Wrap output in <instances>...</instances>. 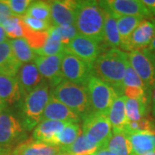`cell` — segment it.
<instances>
[{
	"label": "cell",
	"mask_w": 155,
	"mask_h": 155,
	"mask_svg": "<svg viewBox=\"0 0 155 155\" xmlns=\"http://www.w3.org/2000/svg\"><path fill=\"white\" fill-rule=\"evenodd\" d=\"M82 133L79 124L77 123H69L65 126L60 133L54 139L52 146L64 147L71 145L78 138V136Z\"/></svg>",
	"instance_id": "28"
},
{
	"label": "cell",
	"mask_w": 155,
	"mask_h": 155,
	"mask_svg": "<svg viewBox=\"0 0 155 155\" xmlns=\"http://www.w3.org/2000/svg\"><path fill=\"white\" fill-rule=\"evenodd\" d=\"M0 155H11L10 153H7V152H3V151H0Z\"/></svg>",
	"instance_id": "45"
},
{
	"label": "cell",
	"mask_w": 155,
	"mask_h": 155,
	"mask_svg": "<svg viewBox=\"0 0 155 155\" xmlns=\"http://www.w3.org/2000/svg\"><path fill=\"white\" fill-rule=\"evenodd\" d=\"M100 44L101 43L92 39L78 34L76 37L67 43L66 51L86 62L89 66L92 67L97 58L102 53Z\"/></svg>",
	"instance_id": "10"
},
{
	"label": "cell",
	"mask_w": 155,
	"mask_h": 155,
	"mask_svg": "<svg viewBox=\"0 0 155 155\" xmlns=\"http://www.w3.org/2000/svg\"><path fill=\"white\" fill-rule=\"evenodd\" d=\"M21 66L13 54L10 41L0 43V74L16 77Z\"/></svg>",
	"instance_id": "21"
},
{
	"label": "cell",
	"mask_w": 155,
	"mask_h": 155,
	"mask_svg": "<svg viewBox=\"0 0 155 155\" xmlns=\"http://www.w3.org/2000/svg\"><path fill=\"white\" fill-rule=\"evenodd\" d=\"M151 52V51H150ZM152 54H153V57H154V59H155V52H151Z\"/></svg>",
	"instance_id": "47"
},
{
	"label": "cell",
	"mask_w": 155,
	"mask_h": 155,
	"mask_svg": "<svg viewBox=\"0 0 155 155\" xmlns=\"http://www.w3.org/2000/svg\"><path fill=\"white\" fill-rule=\"evenodd\" d=\"M101 4L116 17H140L147 19L151 14L141 0H108Z\"/></svg>",
	"instance_id": "11"
},
{
	"label": "cell",
	"mask_w": 155,
	"mask_h": 155,
	"mask_svg": "<svg viewBox=\"0 0 155 155\" xmlns=\"http://www.w3.org/2000/svg\"><path fill=\"white\" fill-rule=\"evenodd\" d=\"M105 9L100 1H77L74 26L83 36L103 43Z\"/></svg>",
	"instance_id": "2"
},
{
	"label": "cell",
	"mask_w": 155,
	"mask_h": 155,
	"mask_svg": "<svg viewBox=\"0 0 155 155\" xmlns=\"http://www.w3.org/2000/svg\"><path fill=\"white\" fill-rule=\"evenodd\" d=\"M61 59L62 54L53 56H41L37 54L34 61L41 75L52 88L64 80L61 73Z\"/></svg>",
	"instance_id": "12"
},
{
	"label": "cell",
	"mask_w": 155,
	"mask_h": 155,
	"mask_svg": "<svg viewBox=\"0 0 155 155\" xmlns=\"http://www.w3.org/2000/svg\"><path fill=\"white\" fill-rule=\"evenodd\" d=\"M66 52V45L63 44L61 41L52 38L48 35V38L44 46L38 50L36 54L41 56H53L63 54Z\"/></svg>",
	"instance_id": "32"
},
{
	"label": "cell",
	"mask_w": 155,
	"mask_h": 155,
	"mask_svg": "<svg viewBox=\"0 0 155 155\" xmlns=\"http://www.w3.org/2000/svg\"><path fill=\"white\" fill-rule=\"evenodd\" d=\"M82 121V134L98 149H105L112 135L108 115L91 111Z\"/></svg>",
	"instance_id": "6"
},
{
	"label": "cell",
	"mask_w": 155,
	"mask_h": 155,
	"mask_svg": "<svg viewBox=\"0 0 155 155\" xmlns=\"http://www.w3.org/2000/svg\"><path fill=\"white\" fill-rule=\"evenodd\" d=\"M8 40L9 39L7 37V35H6L5 28H3L2 25H0V43H2L4 41H6Z\"/></svg>",
	"instance_id": "40"
},
{
	"label": "cell",
	"mask_w": 155,
	"mask_h": 155,
	"mask_svg": "<svg viewBox=\"0 0 155 155\" xmlns=\"http://www.w3.org/2000/svg\"><path fill=\"white\" fill-rule=\"evenodd\" d=\"M153 22H155V18H153ZM147 49L149 50V51H151V52H155V35H154V38H153V41L151 42V44H150V46L148 47V48H147Z\"/></svg>",
	"instance_id": "43"
},
{
	"label": "cell",
	"mask_w": 155,
	"mask_h": 155,
	"mask_svg": "<svg viewBox=\"0 0 155 155\" xmlns=\"http://www.w3.org/2000/svg\"><path fill=\"white\" fill-rule=\"evenodd\" d=\"M127 65V53L119 48H110L97 58L91 67V75L111 85L122 96L121 87Z\"/></svg>",
	"instance_id": "1"
},
{
	"label": "cell",
	"mask_w": 155,
	"mask_h": 155,
	"mask_svg": "<svg viewBox=\"0 0 155 155\" xmlns=\"http://www.w3.org/2000/svg\"><path fill=\"white\" fill-rule=\"evenodd\" d=\"M50 97V86L46 82L21 99L20 122L26 131H31L41 122Z\"/></svg>",
	"instance_id": "3"
},
{
	"label": "cell",
	"mask_w": 155,
	"mask_h": 155,
	"mask_svg": "<svg viewBox=\"0 0 155 155\" xmlns=\"http://www.w3.org/2000/svg\"><path fill=\"white\" fill-rule=\"evenodd\" d=\"M105 149L115 155H131L130 143L127 134L123 131L112 130V135Z\"/></svg>",
	"instance_id": "26"
},
{
	"label": "cell",
	"mask_w": 155,
	"mask_h": 155,
	"mask_svg": "<svg viewBox=\"0 0 155 155\" xmlns=\"http://www.w3.org/2000/svg\"><path fill=\"white\" fill-rule=\"evenodd\" d=\"M23 25L22 17L12 16L3 22L2 26L5 28L9 40L23 38Z\"/></svg>",
	"instance_id": "31"
},
{
	"label": "cell",
	"mask_w": 155,
	"mask_h": 155,
	"mask_svg": "<svg viewBox=\"0 0 155 155\" xmlns=\"http://www.w3.org/2000/svg\"><path fill=\"white\" fill-rule=\"evenodd\" d=\"M67 124L69 123L51 120H42L34 128L33 140L39 142L51 145L56 135Z\"/></svg>",
	"instance_id": "20"
},
{
	"label": "cell",
	"mask_w": 155,
	"mask_h": 155,
	"mask_svg": "<svg viewBox=\"0 0 155 155\" xmlns=\"http://www.w3.org/2000/svg\"><path fill=\"white\" fill-rule=\"evenodd\" d=\"M93 155H115L113 154L112 153H110V151H108L107 149H99L97 150Z\"/></svg>",
	"instance_id": "42"
},
{
	"label": "cell",
	"mask_w": 155,
	"mask_h": 155,
	"mask_svg": "<svg viewBox=\"0 0 155 155\" xmlns=\"http://www.w3.org/2000/svg\"><path fill=\"white\" fill-rule=\"evenodd\" d=\"M51 24L54 27L74 25L77 1L56 0L50 2Z\"/></svg>",
	"instance_id": "13"
},
{
	"label": "cell",
	"mask_w": 155,
	"mask_h": 155,
	"mask_svg": "<svg viewBox=\"0 0 155 155\" xmlns=\"http://www.w3.org/2000/svg\"><path fill=\"white\" fill-rule=\"evenodd\" d=\"M51 97L67 106L83 120L91 112L88 91L84 85L63 80L51 91Z\"/></svg>",
	"instance_id": "4"
},
{
	"label": "cell",
	"mask_w": 155,
	"mask_h": 155,
	"mask_svg": "<svg viewBox=\"0 0 155 155\" xmlns=\"http://www.w3.org/2000/svg\"><path fill=\"white\" fill-rule=\"evenodd\" d=\"M123 87H139V88H144L147 90L146 86L144 85L143 82L141 81V79L140 78L138 74L134 72L132 67L130 66L129 62L128 65L127 66L126 68V72L124 74V78L122 80V87H121V91H122V88ZM149 92V91H148ZM152 94V93H151Z\"/></svg>",
	"instance_id": "34"
},
{
	"label": "cell",
	"mask_w": 155,
	"mask_h": 155,
	"mask_svg": "<svg viewBox=\"0 0 155 155\" xmlns=\"http://www.w3.org/2000/svg\"><path fill=\"white\" fill-rule=\"evenodd\" d=\"M130 66L138 74L150 93L155 88V59L149 50H139L127 53Z\"/></svg>",
	"instance_id": "8"
},
{
	"label": "cell",
	"mask_w": 155,
	"mask_h": 155,
	"mask_svg": "<svg viewBox=\"0 0 155 155\" xmlns=\"http://www.w3.org/2000/svg\"><path fill=\"white\" fill-rule=\"evenodd\" d=\"M148 104L142 101L125 98V111L127 122H139L147 115Z\"/></svg>",
	"instance_id": "29"
},
{
	"label": "cell",
	"mask_w": 155,
	"mask_h": 155,
	"mask_svg": "<svg viewBox=\"0 0 155 155\" xmlns=\"http://www.w3.org/2000/svg\"><path fill=\"white\" fill-rule=\"evenodd\" d=\"M5 2L10 8L12 15L19 17L25 16L28 7L32 3L30 0H5Z\"/></svg>",
	"instance_id": "35"
},
{
	"label": "cell",
	"mask_w": 155,
	"mask_h": 155,
	"mask_svg": "<svg viewBox=\"0 0 155 155\" xmlns=\"http://www.w3.org/2000/svg\"><path fill=\"white\" fill-rule=\"evenodd\" d=\"M131 147V155H147L155 152V133H125Z\"/></svg>",
	"instance_id": "18"
},
{
	"label": "cell",
	"mask_w": 155,
	"mask_h": 155,
	"mask_svg": "<svg viewBox=\"0 0 155 155\" xmlns=\"http://www.w3.org/2000/svg\"><path fill=\"white\" fill-rule=\"evenodd\" d=\"M151 101H152V114L155 119V88L153 89L152 96H151Z\"/></svg>",
	"instance_id": "41"
},
{
	"label": "cell",
	"mask_w": 155,
	"mask_h": 155,
	"mask_svg": "<svg viewBox=\"0 0 155 155\" xmlns=\"http://www.w3.org/2000/svg\"><path fill=\"white\" fill-rule=\"evenodd\" d=\"M64 154L68 155H93L98 147L90 142L86 137L81 133L72 144L61 147Z\"/></svg>",
	"instance_id": "25"
},
{
	"label": "cell",
	"mask_w": 155,
	"mask_h": 155,
	"mask_svg": "<svg viewBox=\"0 0 155 155\" xmlns=\"http://www.w3.org/2000/svg\"><path fill=\"white\" fill-rule=\"evenodd\" d=\"M144 18L140 17H119L116 19L117 28L121 40V48L122 51H127V45L134 29Z\"/></svg>",
	"instance_id": "23"
},
{
	"label": "cell",
	"mask_w": 155,
	"mask_h": 155,
	"mask_svg": "<svg viewBox=\"0 0 155 155\" xmlns=\"http://www.w3.org/2000/svg\"><path fill=\"white\" fill-rule=\"evenodd\" d=\"M16 78L20 88L22 98L35 89L38 88L39 86L46 83V80L41 75L38 68L34 62L22 64L17 72Z\"/></svg>",
	"instance_id": "14"
},
{
	"label": "cell",
	"mask_w": 155,
	"mask_h": 155,
	"mask_svg": "<svg viewBox=\"0 0 155 155\" xmlns=\"http://www.w3.org/2000/svg\"><path fill=\"white\" fill-rule=\"evenodd\" d=\"M147 155H155V152H153V153H148V154Z\"/></svg>",
	"instance_id": "46"
},
{
	"label": "cell",
	"mask_w": 155,
	"mask_h": 155,
	"mask_svg": "<svg viewBox=\"0 0 155 155\" xmlns=\"http://www.w3.org/2000/svg\"><path fill=\"white\" fill-rule=\"evenodd\" d=\"M25 16L35 18L51 24V5L50 2L32 1ZM52 25V24H51Z\"/></svg>",
	"instance_id": "30"
},
{
	"label": "cell",
	"mask_w": 155,
	"mask_h": 155,
	"mask_svg": "<svg viewBox=\"0 0 155 155\" xmlns=\"http://www.w3.org/2000/svg\"><path fill=\"white\" fill-rule=\"evenodd\" d=\"M61 155H68V154H61Z\"/></svg>",
	"instance_id": "48"
},
{
	"label": "cell",
	"mask_w": 155,
	"mask_h": 155,
	"mask_svg": "<svg viewBox=\"0 0 155 155\" xmlns=\"http://www.w3.org/2000/svg\"><path fill=\"white\" fill-rule=\"evenodd\" d=\"M21 99L22 95L17 78L0 74V102L5 107H8Z\"/></svg>",
	"instance_id": "19"
},
{
	"label": "cell",
	"mask_w": 155,
	"mask_h": 155,
	"mask_svg": "<svg viewBox=\"0 0 155 155\" xmlns=\"http://www.w3.org/2000/svg\"><path fill=\"white\" fill-rule=\"evenodd\" d=\"M9 41L14 55L22 65L34 62L37 54L30 48V46L28 44L25 39L19 38Z\"/></svg>",
	"instance_id": "27"
},
{
	"label": "cell",
	"mask_w": 155,
	"mask_h": 155,
	"mask_svg": "<svg viewBox=\"0 0 155 155\" xmlns=\"http://www.w3.org/2000/svg\"><path fill=\"white\" fill-rule=\"evenodd\" d=\"M11 155H61L64 154L60 147L39 142L36 140H25L11 150Z\"/></svg>",
	"instance_id": "17"
},
{
	"label": "cell",
	"mask_w": 155,
	"mask_h": 155,
	"mask_svg": "<svg viewBox=\"0 0 155 155\" xmlns=\"http://www.w3.org/2000/svg\"><path fill=\"white\" fill-rule=\"evenodd\" d=\"M54 27V26H53ZM59 35V37L61 39V42L67 46V44L74 37H76L78 33L77 28L74 25H67V26H60L54 27Z\"/></svg>",
	"instance_id": "37"
},
{
	"label": "cell",
	"mask_w": 155,
	"mask_h": 155,
	"mask_svg": "<svg viewBox=\"0 0 155 155\" xmlns=\"http://www.w3.org/2000/svg\"><path fill=\"white\" fill-rule=\"evenodd\" d=\"M104 9H105V21H104V28L103 42L110 48H119L121 47V40L117 28V22H116L117 17L114 16L106 8Z\"/></svg>",
	"instance_id": "24"
},
{
	"label": "cell",
	"mask_w": 155,
	"mask_h": 155,
	"mask_svg": "<svg viewBox=\"0 0 155 155\" xmlns=\"http://www.w3.org/2000/svg\"><path fill=\"white\" fill-rule=\"evenodd\" d=\"M5 108V106L4 105V104H2V103L0 102V113L2 112V110H4Z\"/></svg>",
	"instance_id": "44"
},
{
	"label": "cell",
	"mask_w": 155,
	"mask_h": 155,
	"mask_svg": "<svg viewBox=\"0 0 155 155\" xmlns=\"http://www.w3.org/2000/svg\"><path fill=\"white\" fill-rule=\"evenodd\" d=\"M42 120H51L65 123H77L81 120L79 116L76 115L67 106L56 100L53 97H50L48 104L45 108ZM41 120V121H42Z\"/></svg>",
	"instance_id": "16"
},
{
	"label": "cell",
	"mask_w": 155,
	"mask_h": 155,
	"mask_svg": "<svg viewBox=\"0 0 155 155\" xmlns=\"http://www.w3.org/2000/svg\"><path fill=\"white\" fill-rule=\"evenodd\" d=\"M61 73L65 80L85 86L91 76V67L66 51L61 59Z\"/></svg>",
	"instance_id": "9"
},
{
	"label": "cell",
	"mask_w": 155,
	"mask_h": 155,
	"mask_svg": "<svg viewBox=\"0 0 155 155\" xmlns=\"http://www.w3.org/2000/svg\"><path fill=\"white\" fill-rule=\"evenodd\" d=\"M155 35L153 20L143 19L134 29L127 45V52L139 51L148 48Z\"/></svg>",
	"instance_id": "15"
},
{
	"label": "cell",
	"mask_w": 155,
	"mask_h": 155,
	"mask_svg": "<svg viewBox=\"0 0 155 155\" xmlns=\"http://www.w3.org/2000/svg\"><path fill=\"white\" fill-rule=\"evenodd\" d=\"M123 132L125 133H136V132L155 133V122L147 117H144L139 122H127Z\"/></svg>",
	"instance_id": "33"
},
{
	"label": "cell",
	"mask_w": 155,
	"mask_h": 155,
	"mask_svg": "<svg viewBox=\"0 0 155 155\" xmlns=\"http://www.w3.org/2000/svg\"><path fill=\"white\" fill-rule=\"evenodd\" d=\"M26 137L20 120L5 107L0 113V151L11 153V149L25 141Z\"/></svg>",
	"instance_id": "5"
},
{
	"label": "cell",
	"mask_w": 155,
	"mask_h": 155,
	"mask_svg": "<svg viewBox=\"0 0 155 155\" xmlns=\"http://www.w3.org/2000/svg\"><path fill=\"white\" fill-rule=\"evenodd\" d=\"M12 16L11 10L5 4V0H0V25Z\"/></svg>",
	"instance_id": "38"
},
{
	"label": "cell",
	"mask_w": 155,
	"mask_h": 155,
	"mask_svg": "<svg viewBox=\"0 0 155 155\" xmlns=\"http://www.w3.org/2000/svg\"><path fill=\"white\" fill-rule=\"evenodd\" d=\"M85 87L88 91L91 110L108 115L114 100L119 96L116 90L93 75L88 78Z\"/></svg>",
	"instance_id": "7"
},
{
	"label": "cell",
	"mask_w": 155,
	"mask_h": 155,
	"mask_svg": "<svg viewBox=\"0 0 155 155\" xmlns=\"http://www.w3.org/2000/svg\"><path fill=\"white\" fill-rule=\"evenodd\" d=\"M150 12L151 16H155V0H141Z\"/></svg>",
	"instance_id": "39"
},
{
	"label": "cell",
	"mask_w": 155,
	"mask_h": 155,
	"mask_svg": "<svg viewBox=\"0 0 155 155\" xmlns=\"http://www.w3.org/2000/svg\"><path fill=\"white\" fill-rule=\"evenodd\" d=\"M22 20L23 23L28 28H30L31 30L35 31V32H46L52 27V25L48 22H43V21L27 17V16L22 17Z\"/></svg>",
	"instance_id": "36"
},
{
	"label": "cell",
	"mask_w": 155,
	"mask_h": 155,
	"mask_svg": "<svg viewBox=\"0 0 155 155\" xmlns=\"http://www.w3.org/2000/svg\"><path fill=\"white\" fill-rule=\"evenodd\" d=\"M125 98L126 97L124 96H117L110 109L108 118L110 122L112 130L123 131L127 125Z\"/></svg>",
	"instance_id": "22"
}]
</instances>
